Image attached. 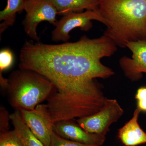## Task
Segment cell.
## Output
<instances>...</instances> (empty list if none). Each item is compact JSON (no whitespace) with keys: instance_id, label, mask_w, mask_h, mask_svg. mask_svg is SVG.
Instances as JSON below:
<instances>
[{"instance_id":"6da1fadb","label":"cell","mask_w":146,"mask_h":146,"mask_svg":"<svg viewBox=\"0 0 146 146\" xmlns=\"http://www.w3.org/2000/svg\"><path fill=\"white\" fill-rule=\"evenodd\" d=\"M117 46L105 35L77 42L48 44L33 40L20 51L19 68L34 71L53 84L54 89L43 111L52 123L95 114L107 98L97 78L115 74L102 59L115 54Z\"/></svg>"},{"instance_id":"7a4b0ae2","label":"cell","mask_w":146,"mask_h":146,"mask_svg":"<svg viewBox=\"0 0 146 146\" xmlns=\"http://www.w3.org/2000/svg\"><path fill=\"white\" fill-rule=\"evenodd\" d=\"M98 9L106 27L104 34L117 46L146 40V0H100Z\"/></svg>"},{"instance_id":"3957f363","label":"cell","mask_w":146,"mask_h":146,"mask_svg":"<svg viewBox=\"0 0 146 146\" xmlns=\"http://www.w3.org/2000/svg\"><path fill=\"white\" fill-rule=\"evenodd\" d=\"M6 89L12 107L16 110H33L47 99L54 85L36 72L19 68L11 74Z\"/></svg>"},{"instance_id":"277c9868","label":"cell","mask_w":146,"mask_h":146,"mask_svg":"<svg viewBox=\"0 0 146 146\" xmlns=\"http://www.w3.org/2000/svg\"><path fill=\"white\" fill-rule=\"evenodd\" d=\"M123 113V109L117 100L107 98L99 111L78 119L77 123L87 132L106 136L111 125L117 121Z\"/></svg>"},{"instance_id":"5b68a950","label":"cell","mask_w":146,"mask_h":146,"mask_svg":"<svg viewBox=\"0 0 146 146\" xmlns=\"http://www.w3.org/2000/svg\"><path fill=\"white\" fill-rule=\"evenodd\" d=\"M24 10L26 12L22 23L24 31L36 42H39L36 29L40 23L47 21L54 26L57 23V10L48 0H26Z\"/></svg>"},{"instance_id":"8992f818","label":"cell","mask_w":146,"mask_h":146,"mask_svg":"<svg viewBox=\"0 0 146 146\" xmlns=\"http://www.w3.org/2000/svg\"><path fill=\"white\" fill-rule=\"evenodd\" d=\"M92 21H99L104 25L105 24L98 9L65 14L58 21L55 28L52 32V39L56 42H68L70 38L69 33L72 30L79 28L83 31H88L93 27Z\"/></svg>"},{"instance_id":"52a82bcc","label":"cell","mask_w":146,"mask_h":146,"mask_svg":"<svg viewBox=\"0 0 146 146\" xmlns=\"http://www.w3.org/2000/svg\"><path fill=\"white\" fill-rule=\"evenodd\" d=\"M126 47L132 52V56L121 58L120 67L128 79L138 81L143 78V73H146V40L128 42Z\"/></svg>"},{"instance_id":"ba28073f","label":"cell","mask_w":146,"mask_h":146,"mask_svg":"<svg viewBox=\"0 0 146 146\" xmlns=\"http://www.w3.org/2000/svg\"><path fill=\"white\" fill-rule=\"evenodd\" d=\"M53 129L62 138L84 145L102 146L106 139L104 135L87 132L72 120L56 123Z\"/></svg>"},{"instance_id":"9c48e42d","label":"cell","mask_w":146,"mask_h":146,"mask_svg":"<svg viewBox=\"0 0 146 146\" xmlns=\"http://www.w3.org/2000/svg\"><path fill=\"white\" fill-rule=\"evenodd\" d=\"M24 121L44 146H49L53 125L38 107L33 110H19Z\"/></svg>"},{"instance_id":"30bf717a","label":"cell","mask_w":146,"mask_h":146,"mask_svg":"<svg viewBox=\"0 0 146 146\" xmlns=\"http://www.w3.org/2000/svg\"><path fill=\"white\" fill-rule=\"evenodd\" d=\"M141 112L136 108L132 117L118 130V138L125 146H136L146 143V132L138 122Z\"/></svg>"},{"instance_id":"8fae6325","label":"cell","mask_w":146,"mask_h":146,"mask_svg":"<svg viewBox=\"0 0 146 146\" xmlns=\"http://www.w3.org/2000/svg\"><path fill=\"white\" fill-rule=\"evenodd\" d=\"M54 6L58 14L65 15L71 12L98 9L100 0H48Z\"/></svg>"},{"instance_id":"7c38bea8","label":"cell","mask_w":146,"mask_h":146,"mask_svg":"<svg viewBox=\"0 0 146 146\" xmlns=\"http://www.w3.org/2000/svg\"><path fill=\"white\" fill-rule=\"evenodd\" d=\"M14 130L23 146H44L32 132L22 117L20 111L16 110L10 115Z\"/></svg>"},{"instance_id":"4fadbf2b","label":"cell","mask_w":146,"mask_h":146,"mask_svg":"<svg viewBox=\"0 0 146 146\" xmlns=\"http://www.w3.org/2000/svg\"><path fill=\"white\" fill-rule=\"evenodd\" d=\"M26 0H7V5L0 12V36L9 27L13 26L16 22V14L24 10Z\"/></svg>"},{"instance_id":"5bb4252c","label":"cell","mask_w":146,"mask_h":146,"mask_svg":"<svg viewBox=\"0 0 146 146\" xmlns=\"http://www.w3.org/2000/svg\"><path fill=\"white\" fill-rule=\"evenodd\" d=\"M13 62V55L9 48L2 49L0 51V83L3 88H6L8 84V79L3 77V72L11 67Z\"/></svg>"},{"instance_id":"9a60e30c","label":"cell","mask_w":146,"mask_h":146,"mask_svg":"<svg viewBox=\"0 0 146 146\" xmlns=\"http://www.w3.org/2000/svg\"><path fill=\"white\" fill-rule=\"evenodd\" d=\"M0 146H23L15 131L0 132Z\"/></svg>"},{"instance_id":"2e32d148","label":"cell","mask_w":146,"mask_h":146,"mask_svg":"<svg viewBox=\"0 0 146 146\" xmlns=\"http://www.w3.org/2000/svg\"><path fill=\"white\" fill-rule=\"evenodd\" d=\"M49 146H99L84 145L62 138L53 131Z\"/></svg>"},{"instance_id":"e0dca14e","label":"cell","mask_w":146,"mask_h":146,"mask_svg":"<svg viewBox=\"0 0 146 146\" xmlns=\"http://www.w3.org/2000/svg\"><path fill=\"white\" fill-rule=\"evenodd\" d=\"M135 99L137 100V108L141 112H146V86L140 87L138 89Z\"/></svg>"},{"instance_id":"ac0fdd59","label":"cell","mask_w":146,"mask_h":146,"mask_svg":"<svg viewBox=\"0 0 146 146\" xmlns=\"http://www.w3.org/2000/svg\"><path fill=\"white\" fill-rule=\"evenodd\" d=\"M1 122L0 131H3L9 130V120H10V115L3 107L1 108Z\"/></svg>"}]
</instances>
